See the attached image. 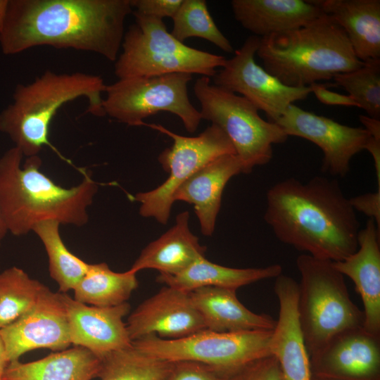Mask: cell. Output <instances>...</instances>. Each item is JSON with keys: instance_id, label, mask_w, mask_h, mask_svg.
Wrapping results in <instances>:
<instances>
[{"instance_id": "obj_24", "label": "cell", "mask_w": 380, "mask_h": 380, "mask_svg": "<svg viewBox=\"0 0 380 380\" xmlns=\"http://www.w3.org/2000/svg\"><path fill=\"white\" fill-rule=\"evenodd\" d=\"M346 32L357 58L380 59L379 0H315Z\"/></svg>"}, {"instance_id": "obj_7", "label": "cell", "mask_w": 380, "mask_h": 380, "mask_svg": "<svg viewBox=\"0 0 380 380\" xmlns=\"http://www.w3.org/2000/svg\"><path fill=\"white\" fill-rule=\"evenodd\" d=\"M135 23L125 32L115 63L118 79L173 73L213 77L227 59L185 45L168 32L163 20L132 11Z\"/></svg>"}, {"instance_id": "obj_4", "label": "cell", "mask_w": 380, "mask_h": 380, "mask_svg": "<svg viewBox=\"0 0 380 380\" xmlns=\"http://www.w3.org/2000/svg\"><path fill=\"white\" fill-rule=\"evenodd\" d=\"M262 68L285 85L308 87L362 67L337 22L323 13L308 24L260 39Z\"/></svg>"}, {"instance_id": "obj_11", "label": "cell", "mask_w": 380, "mask_h": 380, "mask_svg": "<svg viewBox=\"0 0 380 380\" xmlns=\"http://www.w3.org/2000/svg\"><path fill=\"white\" fill-rule=\"evenodd\" d=\"M141 125L165 134L173 140L172 145L158 156L162 167L169 172L167 179L156 189L137 193L134 196L141 203L139 214L142 217H153L165 224L174 203L173 195L178 187L218 157L236 153L226 134L214 124L197 137L177 134L159 125L144 122Z\"/></svg>"}, {"instance_id": "obj_31", "label": "cell", "mask_w": 380, "mask_h": 380, "mask_svg": "<svg viewBox=\"0 0 380 380\" xmlns=\"http://www.w3.org/2000/svg\"><path fill=\"white\" fill-rule=\"evenodd\" d=\"M173 27L171 34L178 41L191 37L208 40L221 50L232 53L230 42L221 32L208 11L204 0H183L172 18Z\"/></svg>"}, {"instance_id": "obj_23", "label": "cell", "mask_w": 380, "mask_h": 380, "mask_svg": "<svg viewBox=\"0 0 380 380\" xmlns=\"http://www.w3.org/2000/svg\"><path fill=\"white\" fill-rule=\"evenodd\" d=\"M189 219L188 211L177 215L175 224L148 243L129 270L137 273L153 269L162 274L175 275L205 257L206 247L201 245L198 237L191 232Z\"/></svg>"}, {"instance_id": "obj_38", "label": "cell", "mask_w": 380, "mask_h": 380, "mask_svg": "<svg viewBox=\"0 0 380 380\" xmlns=\"http://www.w3.org/2000/svg\"><path fill=\"white\" fill-rule=\"evenodd\" d=\"M359 118L364 125V128L367 130L372 137L380 139V120L363 115H360Z\"/></svg>"}, {"instance_id": "obj_37", "label": "cell", "mask_w": 380, "mask_h": 380, "mask_svg": "<svg viewBox=\"0 0 380 380\" xmlns=\"http://www.w3.org/2000/svg\"><path fill=\"white\" fill-rule=\"evenodd\" d=\"M310 87L311 93H313L317 99L324 104L359 108L357 103L351 96L330 91L326 87V84L315 83Z\"/></svg>"}, {"instance_id": "obj_40", "label": "cell", "mask_w": 380, "mask_h": 380, "mask_svg": "<svg viewBox=\"0 0 380 380\" xmlns=\"http://www.w3.org/2000/svg\"><path fill=\"white\" fill-rule=\"evenodd\" d=\"M8 5V0H0V34L5 22Z\"/></svg>"}, {"instance_id": "obj_5", "label": "cell", "mask_w": 380, "mask_h": 380, "mask_svg": "<svg viewBox=\"0 0 380 380\" xmlns=\"http://www.w3.org/2000/svg\"><path fill=\"white\" fill-rule=\"evenodd\" d=\"M101 77L83 72L56 73L47 70L30 84H18L13 101L0 113V132L23 156H37L44 147L61 155L49 141V128L58 110L80 97L88 100L87 112L104 116Z\"/></svg>"}, {"instance_id": "obj_41", "label": "cell", "mask_w": 380, "mask_h": 380, "mask_svg": "<svg viewBox=\"0 0 380 380\" xmlns=\"http://www.w3.org/2000/svg\"><path fill=\"white\" fill-rule=\"evenodd\" d=\"M8 232V231L0 205V246H1L2 241Z\"/></svg>"}, {"instance_id": "obj_13", "label": "cell", "mask_w": 380, "mask_h": 380, "mask_svg": "<svg viewBox=\"0 0 380 380\" xmlns=\"http://www.w3.org/2000/svg\"><path fill=\"white\" fill-rule=\"evenodd\" d=\"M289 136L305 139L323 152L322 170L345 177L354 156L365 150L370 134L364 127L340 124L330 118L306 111L294 104L274 122Z\"/></svg>"}, {"instance_id": "obj_29", "label": "cell", "mask_w": 380, "mask_h": 380, "mask_svg": "<svg viewBox=\"0 0 380 380\" xmlns=\"http://www.w3.org/2000/svg\"><path fill=\"white\" fill-rule=\"evenodd\" d=\"M101 380H163L172 362L155 357L132 346L101 359Z\"/></svg>"}, {"instance_id": "obj_35", "label": "cell", "mask_w": 380, "mask_h": 380, "mask_svg": "<svg viewBox=\"0 0 380 380\" xmlns=\"http://www.w3.org/2000/svg\"><path fill=\"white\" fill-rule=\"evenodd\" d=\"M183 0H130L134 12L163 20L173 18Z\"/></svg>"}, {"instance_id": "obj_22", "label": "cell", "mask_w": 380, "mask_h": 380, "mask_svg": "<svg viewBox=\"0 0 380 380\" xmlns=\"http://www.w3.org/2000/svg\"><path fill=\"white\" fill-rule=\"evenodd\" d=\"M206 329L217 332L273 330L276 320L266 314H258L238 299L236 290L208 286L189 293Z\"/></svg>"}, {"instance_id": "obj_17", "label": "cell", "mask_w": 380, "mask_h": 380, "mask_svg": "<svg viewBox=\"0 0 380 380\" xmlns=\"http://www.w3.org/2000/svg\"><path fill=\"white\" fill-rule=\"evenodd\" d=\"M310 365L319 378L376 380L380 367V336L363 327L344 331L310 358Z\"/></svg>"}, {"instance_id": "obj_15", "label": "cell", "mask_w": 380, "mask_h": 380, "mask_svg": "<svg viewBox=\"0 0 380 380\" xmlns=\"http://www.w3.org/2000/svg\"><path fill=\"white\" fill-rule=\"evenodd\" d=\"M126 326L132 343L151 334L179 339L206 329L189 293L167 286L141 303Z\"/></svg>"}, {"instance_id": "obj_6", "label": "cell", "mask_w": 380, "mask_h": 380, "mask_svg": "<svg viewBox=\"0 0 380 380\" xmlns=\"http://www.w3.org/2000/svg\"><path fill=\"white\" fill-rule=\"evenodd\" d=\"M296 266L300 274L297 311L310 360L337 335L363 327L364 313L353 302L343 275L331 261L303 253Z\"/></svg>"}, {"instance_id": "obj_16", "label": "cell", "mask_w": 380, "mask_h": 380, "mask_svg": "<svg viewBox=\"0 0 380 380\" xmlns=\"http://www.w3.org/2000/svg\"><path fill=\"white\" fill-rule=\"evenodd\" d=\"M63 293L71 344L90 350L99 358L132 346L123 318L129 312L126 302L113 307L80 303Z\"/></svg>"}, {"instance_id": "obj_18", "label": "cell", "mask_w": 380, "mask_h": 380, "mask_svg": "<svg viewBox=\"0 0 380 380\" xmlns=\"http://www.w3.org/2000/svg\"><path fill=\"white\" fill-rule=\"evenodd\" d=\"M274 290L279 310L271 336V355L277 359L284 380H312L310 356L297 311L298 282L281 274L276 277Z\"/></svg>"}, {"instance_id": "obj_42", "label": "cell", "mask_w": 380, "mask_h": 380, "mask_svg": "<svg viewBox=\"0 0 380 380\" xmlns=\"http://www.w3.org/2000/svg\"><path fill=\"white\" fill-rule=\"evenodd\" d=\"M320 379H320V380H334V379H325V378H320Z\"/></svg>"}, {"instance_id": "obj_10", "label": "cell", "mask_w": 380, "mask_h": 380, "mask_svg": "<svg viewBox=\"0 0 380 380\" xmlns=\"http://www.w3.org/2000/svg\"><path fill=\"white\" fill-rule=\"evenodd\" d=\"M191 80L186 73L119 79L106 85L105 115L129 126H141L145 118L166 111L179 118L186 131L193 133L202 119L188 96Z\"/></svg>"}, {"instance_id": "obj_1", "label": "cell", "mask_w": 380, "mask_h": 380, "mask_svg": "<svg viewBox=\"0 0 380 380\" xmlns=\"http://www.w3.org/2000/svg\"><path fill=\"white\" fill-rule=\"evenodd\" d=\"M131 13L130 0H8L1 49L14 55L49 46L115 61Z\"/></svg>"}, {"instance_id": "obj_25", "label": "cell", "mask_w": 380, "mask_h": 380, "mask_svg": "<svg viewBox=\"0 0 380 380\" xmlns=\"http://www.w3.org/2000/svg\"><path fill=\"white\" fill-rule=\"evenodd\" d=\"M101 360L87 348L75 346L29 362L8 363L2 380H91Z\"/></svg>"}, {"instance_id": "obj_8", "label": "cell", "mask_w": 380, "mask_h": 380, "mask_svg": "<svg viewBox=\"0 0 380 380\" xmlns=\"http://www.w3.org/2000/svg\"><path fill=\"white\" fill-rule=\"evenodd\" d=\"M201 105V119L219 127L231 141L242 165V173L268 163L273 144L284 143L288 136L276 123L263 120L258 109L242 96L210 83L201 76L194 84Z\"/></svg>"}, {"instance_id": "obj_27", "label": "cell", "mask_w": 380, "mask_h": 380, "mask_svg": "<svg viewBox=\"0 0 380 380\" xmlns=\"http://www.w3.org/2000/svg\"><path fill=\"white\" fill-rule=\"evenodd\" d=\"M137 273L116 272L106 262L89 264L73 289L74 299L89 305L113 307L126 303L138 286Z\"/></svg>"}, {"instance_id": "obj_3", "label": "cell", "mask_w": 380, "mask_h": 380, "mask_svg": "<svg viewBox=\"0 0 380 380\" xmlns=\"http://www.w3.org/2000/svg\"><path fill=\"white\" fill-rule=\"evenodd\" d=\"M13 146L0 157V205L8 231L27 235L42 222L82 227L89 221L87 209L98 191L90 173L76 186L63 187L40 170L42 159L27 157Z\"/></svg>"}, {"instance_id": "obj_39", "label": "cell", "mask_w": 380, "mask_h": 380, "mask_svg": "<svg viewBox=\"0 0 380 380\" xmlns=\"http://www.w3.org/2000/svg\"><path fill=\"white\" fill-rule=\"evenodd\" d=\"M8 363L4 344L0 335V380H2L3 374Z\"/></svg>"}, {"instance_id": "obj_12", "label": "cell", "mask_w": 380, "mask_h": 380, "mask_svg": "<svg viewBox=\"0 0 380 380\" xmlns=\"http://www.w3.org/2000/svg\"><path fill=\"white\" fill-rule=\"evenodd\" d=\"M260 39L255 35L248 37L213 77V84L241 94L258 110L264 111L268 121L275 122L290 105L305 99L312 91L310 86L285 85L259 65L255 55Z\"/></svg>"}, {"instance_id": "obj_26", "label": "cell", "mask_w": 380, "mask_h": 380, "mask_svg": "<svg viewBox=\"0 0 380 380\" xmlns=\"http://www.w3.org/2000/svg\"><path fill=\"white\" fill-rule=\"evenodd\" d=\"M281 274L282 267L278 264L259 268H233L212 262L203 257L177 274H160L156 281L190 293L208 286L237 290L262 279L276 278Z\"/></svg>"}, {"instance_id": "obj_14", "label": "cell", "mask_w": 380, "mask_h": 380, "mask_svg": "<svg viewBox=\"0 0 380 380\" xmlns=\"http://www.w3.org/2000/svg\"><path fill=\"white\" fill-rule=\"evenodd\" d=\"M0 335L8 362L35 349H67L71 342L63 293L46 286L34 305L1 329Z\"/></svg>"}, {"instance_id": "obj_36", "label": "cell", "mask_w": 380, "mask_h": 380, "mask_svg": "<svg viewBox=\"0 0 380 380\" xmlns=\"http://www.w3.org/2000/svg\"><path fill=\"white\" fill-rule=\"evenodd\" d=\"M355 211H360L373 219L380 229V190L350 198Z\"/></svg>"}, {"instance_id": "obj_19", "label": "cell", "mask_w": 380, "mask_h": 380, "mask_svg": "<svg viewBox=\"0 0 380 380\" xmlns=\"http://www.w3.org/2000/svg\"><path fill=\"white\" fill-rule=\"evenodd\" d=\"M357 251L343 260L332 262L355 286L363 304V328L380 336V229L369 218L360 229Z\"/></svg>"}, {"instance_id": "obj_9", "label": "cell", "mask_w": 380, "mask_h": 380, "mask_svg": "<svg viewBox=\"0 0 380 380\" xmlns=\"http://www.w3.org/2000/svg\"><path fill=\"white\" fill-rule=\"evenodd\" d=\"M272 330L217 332L204 329L179 339L151 334L132 345L167 362L188 360L206 365L230 378L249 363L271 355Z\"/></svg>"}, {"instance_id": "obj_21", "label": "cell", "mask_w": 380, "mask_h": 380, "mask_svg": "<svg viewBox=\"0 0 380 380\" xmlns=\"http://www.w3.org/2000/svg\"><path fill=\"white\" fill-rule=\"evenodd\" d=\"M235 19L260 38L302 27L324 12L313 1L232 0Z\"/></svg>"}, {"instance_id": "obj_2", "label": "cell", "mask_w": 380, "mask_h": 380, "mask_svg": "<svg viewBox=\"0 0 380 380\" xmlns=\"http://www.w3.org/2000/svg\"><path fill=\"white\" fill-rule=\"evenodd\" d=\"M264 219L281 242L316 258L341 261L358 247L356 211L335 179L277 182L267 191Z\"/></svg>"}, {"instance_id": "obj_34", "label": "cell", "mask_w": 380, "mask_h": 380, "mask_svg": "<svg viewBox=\"0 0 380 380\" xmlns=\"http://www.w3.org/2000/svg\"><path fill=\"white\" fill-rule=\"evenodd\" d=\"M229 380H284L277 359L268 355L256 360L237 372Z\"/></svg>"}, {"instance_id": "obj_33", "label": "cell", "mask_w": 380, "mask_h": 380, "mask_svg": "<svg viewBox=\"0 0 380 380\" xmlns=\"http://www.w3.org/2000/svg\"><path fill=\"white\" fill-rule=\"evenodd\" d=\"M171 367L163 380H229L210 367L194 361L171 362Z\"/></svg>"}, {"instance_id": "obj_28", "label": "cell", "mask_w": 380, "mask_h": 380, "mask_svg": "<svg viewBox=\"0 0 380 380\" xmlns=\"http://www.w3.org/2000/svg\"><path fill=\"white\" fill-rule=\"evenodd\" d=\"M60 223L45 221L36 224L32 232L39 238L46 250L49 271L58 284L61 293L73 290L88 270L87 263L72 253L63 241Z\"/></svg>"}, {"instance_id": "obj_20", "label": "cell", "mask_w": 380, "mask_h": 380, "mask_svg": "<svg viewBox=\"0 0 380 380\" xmlns=\"http://www.w3.org/2000/svg\"><path fill=\"white\" fill-rule=\"evenodd\" d=\"M242 173L236 154H226L198 170L175 191L172 200L193 204L204 236H212L221 205L222 195L229 180Z\"/></svg>"}, {"instance_id": "obj_32", "label": "cell", "mask_w": 380, "mask_h": 380, "mask_svg": "<svg viewBox=\"0 0 380 380\" xmlns=\"http://www.w3.org/2000/svg\"><path fill=\"white\" fill-rule=\"evenodd\" d=\"M335 85L344 89L368 116L380 118V59L364 62L358 69L338 74Z\"/></svg>"}, {"instance_id": "obj_30", "label": "cell", "mask_w": 380, "mask_h": 380, "mask_svg": "<svg viewBox=\"0 0 380 380\" xmlns=\"http://www.w3.org/2000/svg\"><path fill=\"white\" fill-rule=\"evenodd\" d=\"M45 287L15 266L0 272V329L28 312Z\"/></svg>"}]
</instances>
